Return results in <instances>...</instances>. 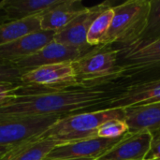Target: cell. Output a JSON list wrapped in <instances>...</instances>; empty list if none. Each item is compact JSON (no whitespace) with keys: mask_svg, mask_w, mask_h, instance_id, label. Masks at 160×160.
Masks as SVG:
<instances>
[{"mask_svg":"<svg viewBox=\"0 0 160 160\" xmlns=\"http://www.w3.org/2000/svg\"><path fill=\"white\" fill-rule=\"evenodd\" d=\"M116 90L75 87L16 97L0 108V117L66 116L75 112L104 105Z\"/></svg>","mask_w":160,"mask_h":160,"instance_id":"obj_1","label":"cell"},{"mask_svg":"<svg viewBox=\"0 0 160 160\" xmlns=\"http://www.w3.org/2000/svg\"><path fill=\"white\" fill-rule=\"evenodd\" d=\"M124 117L125 109H101L72 113L60 118L38 139H49L61 144L95 138L102 124Z\"/></svg>","mask_w":160,"mask_h":160,"instance_id":"obj_2","label":"cell"},{"mask_svg":"<svg viewBox=\"0 0 160 160\" xmlns=\"http://www.w3.org/2000/svg\"><path fill=\"white\" fill-rule=\"evenodd\" d=\"M112 24L100 45L120 44L126 48L135 43L143 33L149 12L150 0H129L112 8Z\"/></svg>","mask_w":160,"mask_h":160,"instance_id":"obj_3","label":"cell"},{"mask_svg":"<svg viewBox=\"0 0 160 160\" xmlns=\"http://www.w3.org/2000/svg\"><path fill=\"white\" fill-rule=\"evenodd\" d=\"M118 49L112 45H99L72 62L78 86L99 87L102 82L123 76V70L118 66Z\"/></svg>","mask_w":160,"mask_h":160,"instance_id":"obj_4","label":"cell"},{"mask_svg":"<svg viewBox=\"0 0 160 160\" xmlns=\"http://www.w3.org/2000/svg\"><path fill=\"white\" fill-rule=\"evenodd\" d=\"M78 82L72 63L43 66L23 73L15 97L75 88Z\"/></svg>","mask_w":160,"mask_h":160,"instance_id":"obj_5","label":"cell"},{"mask_svg":"<svg viewBox=\"0 0 160 160\" xmlns=\"http://www.w3.org/2000/svg\"><path fill=\"white\" fill-rule=\"evenodd\" d=\"M62 116L0 117V146H19L38 139Z\"/></svg>","mask_w":160,"mask_h":160,"instance_id":"obj_6","label":"cell"},{"mask_svg":"<svg viewBox=\"0 0 160 160\" xmlns=\"http://www.w3.org/2000/svg\"><path fill=\"white\" fill-rule=\"evenodd\" d=\"M111 7L112 6H111L110 2H104L99 5L87 8L66 27L56 32L53 40L67 46L89 52L93 49V47L87 43V34L90 26L101 12Z\"/></svg>","mask_w":160,"mask_h":160,"instance_id":"obj_7","label":"cell"},{"mask_svg":"<svg viewBox=\"0 0 160 160\" xmlns=\"http://www.w3.org/2000/svg\"><path fill=\"white\" fill-rule=\"evenodd\" d=\"M158 102H160V78L134 82L116 90L103 109H127Z\"/></svg>","mask_w":160,"mask_h":160,"instance_id":"obj_8","label":"cell"},{"mask_svg":"<svg viewBox=\"0 0 160 160\" xmlns=\"http://www.w3.org/2000/svg\"><path fill=\"white\" fill-rule=\"evenodd\" d=\"M86 52H88L67 46L52 40L35 53L13 63V65L21 69L23 73H25L26 71L43 66L60 63H72L78 60Z\"/></svg>","mask_w":160,"mask_h":160,"instance_id":"obj_9","label":"cell"},{"mask_svg":"<svg viewBox=\"0 0 160 160\" xmlns=\"http://www.w3.org/2000/svg\"><path fill=\"white\" fill-rule=\"evenodd\" d=\"M124 137V136H123ZM123 137L118 139H103L95 137L91 139L61 143L56 145L45 160L93 158L97 159L115 145Z\"/></svg>","mask_w":160,"mask_h":160,"instance_id":"obj_10","label":"cell"},{"mask_svg":"<svg viewBox=\"0 0 160 160\" xmlns=\"http://www.w3.org/2000/svg\"><path fill=\"white\" fill-rule=\"evenodd\" d=\"M118 51V66L123 70V75L127 72H145L160 68V39L143 46Z\"/></svg>","mask_w":160,"mask_h":160,"instance_id":"obj_11","label":"cell"},{"mask_svg":"<svg viewBox=\"0 0 160 160\" xmlns=\"http://www.w3.org/2000/svg\"><path fill=\"white\" fill-rule=\"evenodd\" d=\"M153 135L149 131L128 132L115 145L95 160H144Z\"/></svg>","mask_w":160,"mask_h":160,"instance_id":"obj_12","label":"cell"},{"mask_svg":"<svg viewBox=\"0 0 160 160\" xmlns=\"http://www.w3.org/2000/svg\"><path fill=\"white\" fill-rule=\"evenodd\" d=\"M55 32L39 30L0 46V62L13 64L29 56L54 39Z\"/></svg>","mask_w":160,"mask_h":160,"instance_id":"obj_13","label":"cell"},{"mask_svg":"<svg viewBox=\"0 0 160 160\" xmlns=\"http://www.w3.org/2000/svg\"><path fill=\"white\" fill-rule=\"evenodd\" d=\"M87 8L80 0H63L58 5L39 14L40 29L58 32Z\"/></svg>","mask_w":160,"mask_h":160,"instance_id":"obj_14","label":"cell"},{"mask_svg":"<svg viewBox=\"0 0 160 160\" xmlns=\"http://www.w3.org/2000/svg\"><path fill=\"white\" fill-rule=\"evenodd\" d=\"M124 120L128 132L149 131L153 135L160 131V102L127 108Z\"/></svg>","mask_w":160,"mask_h":160,"instance_id":"obj_15","label":"cell"},{"mask_svg":"<svg viewBox=\"0 0 160 160\" xmlns=\"http://www.w3.org/2000/svg\"><path fill=\"white\" fill-rule=\"evenodd\" d=\"M63 0H5L4 12L8 21H18L37 16L58 5Z\"/></svg>","mask_w":160,"mask_h":160,"instance_id":"obj_16","label":"cell"},{"mask_svg":"<svg viewBox=\"0 0 160 160\" xmlns=\"http://www.w3.org/2000/svg\"><path fill=\"white\" fill-rule=\"evenodd\" d=\"M39 30H41L39 15L18 21L6 22L0 24V46Z\"/></svg>","mask_w":160,"mask_h":160,"instance_id":"obj_17","label":"cell"},{"mask_svg":"<svg viewBox=\"0 0 160 160\" xmlns=\"http://www.w3.org/2000/svg\"><path fill=\"white\" fill-rule=\"evenodd\" d=\"M158 39H160V0H150V12L143 33L135 43L120 49H132Z\"/></svg>","mask_w":160,"mask_h":160,"instance_id":"obj_18","label":"cell"},{"mask_svg":"<svg viewBox=\"0 0 160 160\" xmlns=\"http://www.w3.org/2000/svg\"><path fill=\"white\" fill-rule=\"evenodd\" d=\"M59 143L49 139H37L27 142L12 160H45L50 152Z\"/></svg>","mask_w":160,"mask_h":160,"instance_id":"obj_19","label":"cell"},{"mask_svg":"<svg viewBox=\"0 0 160 160\" xmlns=\"http://www.w3.org/2000/svg\"><path fill=\"white\" fill-rule=\"evenodd\" d=\"M113 7H111L101 12L93 22L87 34V43L92 46H99L106 36L114 15Z\"/></svg>","mask_w":160,"mask_h":160,"instance_id":"obj_20","label":"cell"},{"mask_svg":"<svg viewBox=\"0 0 160 160\" xmlns=\"http://www.w3.org/2000/svg\"><path fill=\"white\" fill-rule=\"evenodd\" d=\"M128 132V127L124 119H112L102 124L98 129V137L103 139H118Z\"/></svg>","mask_w":160,"mask_h":160,"instance_id":"obj_21","label":"cell"},{"mask_svg":"<svg viewBox=\"0 0 160 160\" xmlns=\"http://www.w3.org/2000/svg\"><path fill=\"white\" fill-rule=\"evenodd\" d=\"M23 72L13 64L0 62V83L21 84Z\"/></svg>","mask_w":160,"mask_h":160,"instance_id":"obj_22","label":"cell"},{"mask_svg":"<svg viewBox=\"0 0 160 160\" xmlns=\"http://www.w3.org/2000/svg\"><path fill=\"white\" fill-rule=\"evenodd\" d=\"M144 160H160V131L153 134L150 150Z\"/></svg>","mask_w":160,"mask_h":160,"instance_id":"obj_23","label":"cell"},{"mask_svg":"<svg viewBox=\"0 0 160 160\" xmlns=\"http://www.w3.org/2000/svg\"><path fill=\"white\" fill-rule=\"evenodd\" d=\"M16 147L18 146H0V160L5 159L8 156V154L11 151H13Z\"/></svg>","mask_w":160,"mask_h":160,"instance_id":"obj_24","label":"cell"},{"mask_svg":"<svg viewBox=\"0 0 160 160\" xmlns=\"http://www.w3.org/2000/svg\"><path fill=\"white\" fill-rule=\"evenodd\" d=\"M4 4H5V0H3V1L0 2V24H2V23H4V22H8V18H7V16H6V14H5V12H4V9H3Z\"/></svg>","mask_w":160,"mask_h":160,"instance_id":"obj_25","label":"cell"},{"mask_svg":"<svg viewBox=\"0 0 160 160\" xmlns=\"http://www.w3.org/2000/svg\"><path fill=\"white\" fill-rule=\"evenodd\" d=\"M26 143H27V142H26ZM26 143H24V144H22V145H20V146L16 147V148H15L13 151H11V152L8 154V157H7V158H5L4 160H12L13 159V158L16 156V154H17V153H18V152H19V151H20V150H21V149H22V147H23V146H24Z\"/></svg>","mask_w":160,"mask_h":160,"instance_id":"obj_26","label":"cell"},{"mask_svg":"<svg viewBox=\"0 0 160 160\" xmlns=\"http://www.w3.org/2000/svg\"><path fill=\"white\" fill-rule=\"evenodd\" d=\"M54 160H95L93 158H73V159H54Z\"/></svg>","mask_w":160,"mask_h":160,"instance_id":"obj_27","label":"cell"}]
</instances>
